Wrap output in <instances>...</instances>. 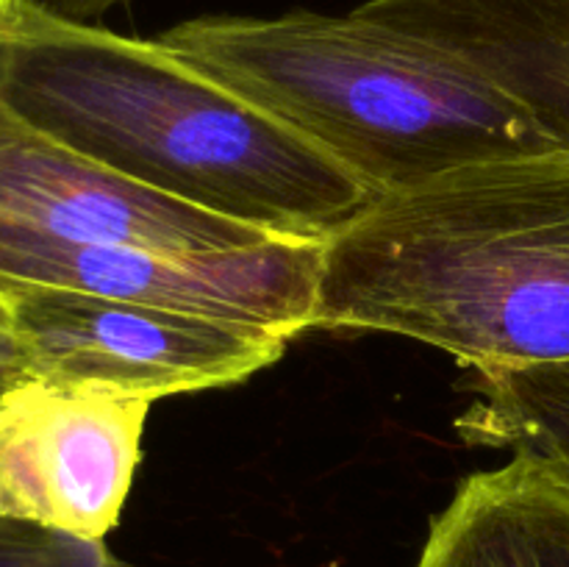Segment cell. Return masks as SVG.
Returning a JSON list of instances; mask_svg holds the SVG:
<instances>
[{
    "label": "cell",
    "instance_id": "obj_6",
    "mask_svg": "<svg viewBox=\"0 0 569 567\" xmlns=\"http://www.w3.org/2000/svg\"><path fill=\"white\" fill-rule=\"evenodd\" d=\"M150 400L26 376L0 398V517L103 543L137 476Z\"/></svg>",
    "mask_w": 569,
    "mask_h": 567
},
{
    "label": "cell",
    "instance_id": "obj_8",
    "mask_svg": "<svg viewBox=\"0 0 569 567\" xmlns=\"http://www.w3.org/2000/svg\"><path fill=\"white\" fill-rule=\"evenodd\" d=\"M356 11L448 50L569 148V0H367Z\"/></svg>",
    "mask_w": 569,
    "mask_h": 567
},
{
    "label": "cell",
    "instance_id": "obj_12",
    "mask_svg": "<svg viewBox=\"0 0 569 567\" xmlns=\"http://www.w3.org/2000/svg\"><path fill=\"white\" fill-rule=\"evenodd\" d=\"M48 9L59 11V14L72 17V20H94V17H103L106 11L117 9V6H126L128 0H42Z\"/></svg>",
    "mask_w": 569,
    "mask_h": 567
},
{
    "label": "cell",
    "instance_id": "obj_9",
    "mask_svg": "<svg viewBox=\"0 0 569 567\" xmlns=\"http://www.w3.org/2000/svg\"><path fill=\"white\" fill-rule=\"evenodd\" d=\"M565 478L511 456L465 478L433 517L417 567H553V523Z\"/></svg>",
    "mask_w": 569,
    "mask_h": 567
},
{
    "label": "cell",
    "instance_id": "obj_11",
    "mask_svg": "<svg viewBox=\"0 0 569 567\" xmlns=\"http://www.w3.org/2000/svg\"><path fill=\"white\" fill-rule=\"evenodd\" d=\"M28 376V356L22 348V339L0 300V398L9 392L17 381Z\"/></svg>",
    "mask_w": 569,
    "mask_h": 567
},
{
    "label": "cell",
    "instance_id": "obj_2",
    "mask_svg": "<svg viewBox=\"0 0 569 567\" xmlns=\"http://www.w3.org/2000/svg\"><path fill=\"white\" fill-rule=\"evenodd\" d=\"M315 328L395 334L472 370L569 359V148L456 167L326 239Z\"/></svg>",
    "mask_w": 569,
    "mask_h": 567
},
{
    "label": "cell",
    "instance_id": "obj_7",
    "mask_svg": "<svg viewBox=\"0 0 569 567\" xmlns=\"http://www.w3.org/2000/svg\"><path fill=\"white\" fill-rule=\"evenodd\" d=\"M0 228L161 253H217L278 239L142 187L6 106H0Z\"/></svg>",
    "mask_w": 569,
    "mask_h": 567
},
{
    "label": "cell",
    "instance_id": "obj_10",
    "mask_svg": "<svg viewBox=\"0 0 569 567\" xmlns=\"http://www.w3.org/2000/svg\"><path fill=\"white\" fill-rule=\"evenodd\" d=\"M476 400L456 431L470 448L542 461L569 481V359L476 370Z\"/></svg>",
    "mask_w": 569,
    "mask_h": 567
},
{
    "label": "cell",
    "instance_id": "obj_3",
    "mask_svg": "<svg viewBox=\"0 0 569 567\" xmlns=\"http://www.w3.org/2000/svg\"><path fill=\"white\" fill-rule=\"evenodd\" d=\"M159 42L309 139L378 198L456 167L553 148L481 72L356 9L194 17Z\"/></svg>",
    "mask_w": 569,
    "mask_h": 567
},
{
    "label": "cell",
    "instance_id": "obj_4",
    "mask_svg": "<svg viewBox=\"0 0 569 567\" xmlns=\"http://www.w3.org/2000/svg\"><path fill=\"white\" fill-rule=\"evenodd\" d=\"M28 376L159 400L231 387L276 365L289 337L248 322L42 284L0 281Z\"/></svg>",
    "mask_w": 569,
    "mask_h": 567
},
{
    "label": "cell",
    "instance_id": "obj_5",
    "mask_svg": "<svg viewBox=\"0 0 569 567\" xmlns=\"http://www.w3.org/2000/svg\"><path fill=\"white\" fill-rule=\"evenodd\" d=\"M326 242L278 237L217 253H161L133 245L64 242L0 228V281L194 311L270 328H315Z\"/></svg>",
    "mask_w": 569,
    "mask_h": 567
},
{
    "label": "cell",
    "instance_id": "obj_13",
    "mask_svg": "<svg viewBox=\"0 0 569 567\" xmlns=\"http://www.w3.org/2000/svg\"><path fill=\"white\" fill-rule=\"evenodd\" d=\"M553 567H569V481L567 478H565V489H561L559 511H556V523H553Z\"/></svg>",
    "mask_w": 569,
    "mask_h": 567
},
{
    "label": "cell",
    "instance_id": "obj_1",
    "mask_svg": "<svg viewBox=\"0 0 569 567\" xmlns=\"http://www.w3.org/2000/svg\"><path fill=\"white\" fill-rule=\"evenodd\" d=\"M0 106L87 159L211 215L326 242L370 209L365 181L172 53L0 0Z\"/></svg>",
    "mask_w": 569,
    "mask_h": 567
}]
</instances>
